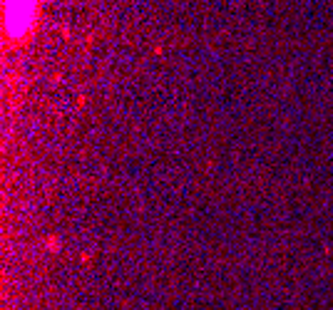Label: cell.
Here are the masks:
<instances>
[{"instance_id":"obj_1","label":"cell","mask_w":333,"mask_h":310,"mask_svg":"<svg viewBox=\"0 0 333 310\" xmlns=\"http://www.w3.org/2000/svg\"><path fill=\"white\" fill-rule=\"evenodd\" d=\"M43 0H3V25L13 43H25L40 23Z\"/></svg>"}]
</instances>
